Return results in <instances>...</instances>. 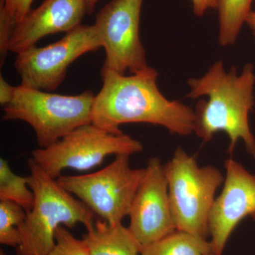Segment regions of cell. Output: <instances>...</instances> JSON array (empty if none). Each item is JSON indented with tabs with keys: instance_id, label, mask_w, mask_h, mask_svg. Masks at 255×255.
I'll use <instances>...</instances> for the list:
<instances>
[{
	"instance_id": "6da1fadb",
	"label": "cell",
	"mask_w": 255,
	"mask_h": 255,
	"mask_svg": "<svg viewBox=\"0 0 255 255\" xmlns=\"http://www.w3.org/2000/svg\"><path fill=\"white\" fill-rule=\"evenodd\" d=\"M102 85L95 97L92 123L105 131L122 134L120 126L158 125L187 136L194 132L195 112L179 101L167 100L157 86L158 72L147 67L126 76L102 67Z\"/></svg>"
},
{
	"instance_id": "7a4b0ae2",
	"label": "cell",
	"mask_w": 255,
	"mask_h": 255,
	"mask_svg": "<svg viewBox=\"0 0 255 255\" xmlns=\"http://www.w3.org/2000/svg\"><path fill=\"white\" fill-rule=\"evenodd\" d=\"M188 85V98H208L196 105V135L209 142L218 132H226L229 138L228 153L232 155L238 142L243 140L255 159V138L249 124L250 112L255 105L254 66L247 63L239 74L236 67L226 71L220 60L201 78L189 79Z\"/></svg>"
},
{
	"instance_id": "3957f363",
	"label": "cell",
	"mask_w": 255,
	"mask_h": 255,
	"mask_svg": "<svg viewBox=\"0 0 255 255\" xmlns=\"http://www.w3.org/2000/svg\"><path fill=\"white\" fill-rule=\"evenodd\" d=\"M28 184L34 194V204L21 226V243L17 255H48L55 246L57 229L63 226L85 228L94 222V213L76 196L65 190L57 179L48 175L33 161H27Z\"/></svg>"
},
{
	"instance_id": "277c9868",
	"label": "cell",
	"mask_w": 255,
	"mask_h": 255,
	"mask_svg": "<svg viewBox=\"0 0 255 255\" xmlns=\"http://www.w3.org/2000/svg\"><path fill=\"white\" fill-rule=\"evenodd\" d=\"M95 96L57 95L19 85L12 100L4 107L5 121H22L36 134L38 148L49 147L75 129L92 124Z\"/></svg>"
},
{
	"instance_id": "5b68a950",
	"label": "cell",
	"mask_w": 255,
	"mask_h": 255,
	"mask_svg": "<svg viewBox=\"0 0 255 255\" xmlns=\"http://www.w3.org/2000/svg\"><path fill=\"white\" fill-rule=\"evenodd\" d=\"M164 167L177 231L207 239L215 196L224 182L222 172L214 166L200 167L194 156L179 147Z\"/></svg>"
},
{
	"instance_id": "8992f818",
	"label": "cell",
	"mask_w": 255,
	"mask_h": 255,
	"mask_svg": "<svg viewBox=\"0 0 255 255\" xmlns=\"http://www.w3.org/2000/svg\"><path fill=\"white\" fill-rule=\"evenodd\" d=\"M130 156L116 155L100 171L83 175H60L57 181L109 224L122 223L130 214L132 201L146 174V167H131Z\"/></svg>"
},
{
	"instance_id": "52a82bcc",
	"label": "cell",
	"mask_w": 255,
	"mask_h": 255,
	"mask_svg": "<svg viewBox=\"0 0 255 255\" xmlns=\"http://www.w3.org/2000/svg\"><path fill=\"white\" fill-rule=\"evenodd\" d=\"M143 146L126 134L105 131L93 124L75 129L58 142L31 152V158L48 175L57 179L65 169H93L110 155L139 153Z\"/></svg>"
},
{
	"instance_id": "ba28073f",
	"label": "cell",
	"mask_w": 255,
	"mask_h": 255,
	"mask_svg": "<svg viewBox=\"0 0 255 255\" xmlns=\"http://www.w3.org/2000/svg\"><path fill=\"white\" fill-rule=\"evenodd\" d=\"M102 46L95 26L80 24L55 43L19 52L16 53L14 67L21 78L20 85L53 91L65 80L70 64Z\"/></svg>"
},
{
	"instance_id": "9c48e42d",
	"label": "cell",
	"mask_w": 255,
	"mask_h": 255,
	"mask_svg": "<svg viewBox=\"0 0 255 255\" xmlns=\"http://www.w3.org/2000/svg\"><path fill=\"white\" fill-rule=\"evenodd\" d=\"M144 0H112L96 15L94 26L105 48L103 68L122 75L148 67L140 38Z\"/></svg>"
},
{
	"instance_id": "30bf717a",
	"label": "cell",
	"mask_w": 255,
	"mask_h": 255,
	"mask_svg": "<svg viewBox=\"0 0 255 255\" xmlns=\"http://www.w3.org/2000/svg\"><path fill=\"white\" fill-rule=\"evenodd\" d=\"M130 228L142 248L177 231L169 200L165 167L160 159L152 157L132 201Z\"/></svg>"
},
{
	"instance_id": "8fae6325",
	"label": "cell",
	"mask_w": 255,
	"mask_h": 255,
	"mask_svg": "<svg viewBox=\"0 0 255 255\" xmlns=\"http://www.w3.org/2000/svg\"><path fill=\"white\" fill-rule=\"evenodd\" d=\"M224 167V184L209 217L210 242L214 255H223L238 224L255 213V174L232 157L225 161Z\"/></svg>"
},
{
	"instance_id": "7c38bea8",
	"label": "cell",
	"mask_w": 255,
	"mask_h": 255,
	"mask_svg": "<svg viewBox=\"0 0 255 255\" xmlns=\"http://www.w3.org/2000/svg\"><path fill=\"white\" fill-rule=\"evenodd\" d=\"M85 0H44L31 10L22 21L15 25L9 43V52L18 53L31 47L43 37L72 31L86 14Z\"/></svg>"
},
{
	"instance_id": "4fadbf2b",
	"label": "cell",
	"mask_w": 255,
	"mask_h": 255,
	"mask_svg": "<svg viewBox=\"0 0 255 255\" xmlns=\"http://www.w3.org/2000/svg\"><path fill=\"white\" fill-rule=\"evenodd\" d=\"M83 241L90 255H140L141 245L122 223L97 221L86 228Z\"/></svg>"
},
{
	"instance_id": "5bb4252c",
	"label": "cell",
	"mask_w": 255,
	"mask_h": 255,
	"mask_svg": "<svg viewBox=\"0 0 255 255\" xmlns=\"http://www.w3.org/2000/svg\"><path fill=\"white\" fill-rule=\"evenodd\" d=\"M213 254L211 242L184 231H176L143 247L140 255H208Z\"/></svg>"
},
{
	"instance_id": "9a60e30c",
	"label": "cell",
	"mask_w": 255,
	"mask_h": 255,
	"mask_svg": "<svg viewBox=\"0 0 255 255\" xmlns=\"http://www.w3.org/2000/svg\"><path fill=\"white\" fill-rule=\"evenodd\" d=\"M253 0H219V42L222 46H232L237 41L243 25L252 11Z\"/></svg>"
},
{
	"instance_id": "2e32d148",
	"label": "cell",
	"mask_w": 255,
	"mask_h": 255,
	"mask_svg": "<svg viewBox=\"0 0 255 255\" xmlns=\"http://www.w3.org/2000/svg\"><path fill=\"white\" fill-rule=\"evenodd\" d=\"M34 199L28 177L15 174L7 161L0 159V201L15 203L28 213L33 208Z\"/></svg>"
},
{
	"instance_id": "e0dca14e",
	"label": "cell",
	"mask_w": 255,
	"mask_h": 255,
	"mask_svg": "<svg viewBox=\"0 0 255 255\" xmlns=\"http://www.w3.org/2000/svg\"><path fill=\"white\" fill-rule=\"evenodd\" d=\"M26 218L21 206L7 201H0V243L16 247L21 243L20 229Z\"/></svg>"
},
{
	"instance_id": "ac0fdd59",
	"label": "cell",
	"mask_w": 255,
	"mask_h": 255,
	"mask_svg": "<svg viewBox=\"0 0 255 255\" xmlns=\"http://www.w3.org/2000/svg\"><path fill=\"white\" fill-rule=\"evenodd\" d=\"M55 244L48 255H90L83 240L77 239L65 226L57 229Z\"/></svg>"
},
{
	"instance_id": "d6986e66",
	"label": "cell",
	"mask_w": 255,
	"mask_h": 255,
	"mask_svg": "<svg viewBox=\"0 0 255 255\" xmlns=\"http://www.w3.org/2000/svg\"><path fill=\"white\" fill-rule=\"evenodd\" d=\"M15 26L9 14L3 5L0 3V55L1 66L4 63L7 53H9V43L11 33Z\"/></svg>"
},
{
	"instance_id": "ffe728a7",
	"label": "cell",
	"mask_w": 255,
	"mask_h": 255,
	"mask_svg": "<svg viewBox=\"0 0 255 255\" xmlns=\"http://www.w3.org/2000/svg\"><path fill=\"white\" fill-rule=\"evenodd\" d=\"M33 0H0L15 25L22 21L31 11Z\"/></svg>"
},
{
	"instance_id": "44dd1931",
	"label": "cell",
	"mask_w": 255,
	"mask_h": 255,
	"mask_svg": "<svg viewBox=\"0 0 255 255\" xmlns=\"http://www.w3.org/2000/svg\"><path fill=\"white\" fill-rule=\"evenodd\" d=\"M16 87L11 86L6 80L0 75V105L3 107L7 105L14 97Z\"/></svg>"
},
{
	"instance_id": "7402d4cb",
	"label": "cell",
	"mask_w": 255,
	"mask_h": 255,
	"mask_svg": "<svg viewBox=\"0 0 255 255\" xmlns=\"http://www.w3.org/2000/svg\"><path fill=\"white\" fill-rule=\"evenodd\" d=\"M192 2L193 11L196 16H204L210 9H216L219 0H191Z\"/></svg>"
},
{
	"instance_id": "603a6c76",
	"label": "cell",
	"mask_w": 255,
	"mask_h": 255,
	"mask_svg": "<svg viewBox=\"0 0 255 255\" xmlns=\"http://www.w3.org/2000/svg\"><path fill=\"white\" fill-rule=\"evenodd\" d=\"M246 23L251 28L252 33H253V37H254L255 43V11H252L247 17Z\"/></svg>"
},
{
	"instance_id": "cb8c5ba5",
	"label": "cell",
	"mask_w": 255,
	"mask_h": 255,
	"mask_svg": "<svg viewBox=\"0 0 255 255\" xmlns=\"http://www.w3.org/2000/svg\"><path fill=\"white\" fill-rule=\"evenodd\" d=\"M100 0H85L86 4L87 12L91 14L95 9L96 5Z\"/></svg>"
},
{
	"instance_id": "d4e9b609",
	"label": "cell",
	"mask_w": 255,
	"mask_h": 255,
	"mask_svg": "<svg viewBox=\"0 0 255 255\" xmlns=\"http://www.w3.org/2000/svg\"><path fill=\"white\" fill-rule=\"evenodd\" d=\"M251 217L253 218V219L255 221V213L254 214L252 215Z\"/></svg>"
},
{
	"instance_id": "484cf974",
	"label": "cell",
	"mask_w": 255,
	"mask_h": 255,
	"mask_svg": "<svg viewBox=\"0 0 255 255\" xmlns=\"http://www.w3.org/2000/svg\"><path fill=\"white\" fill-rule=\"evenodd\" d=\"M0 255H5L4 251H3L2 250L0 252Z\"/></svg>"
},
{
	"instance_id": "4316f807",
	"label": "cell",
	"mask_w": 255,
	"mask_h": 255,
	"mask_svg": "<svg viewBox=\"0 0 255 255\" xmlns=\"http://www.w3.org/2000/svg\"><path fill=\"white\" fill-rule=\"evenodd\" d=\"M214 255V254H209V255Z\"/></svg>"
}]
</instances>
